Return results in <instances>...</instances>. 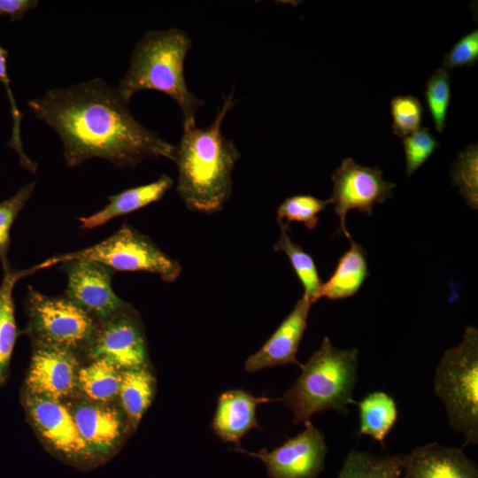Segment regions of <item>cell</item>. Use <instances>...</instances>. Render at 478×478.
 <instances>
[{
	"mask_svg": "<svg viewBox=\"0 0 478 478\" xmlns=\"http://www.w3.org/2000/svg\"><path fill=\"white\" fill-rule=\"evenodd\" d=\"M272 400L266 397H254L241 389L224 392L218 399L212 421L214 432L225 442L239 444L251 428L258 427L256 419L258 405Z\"/></svg>",
	"mask_w": 478,
	"mask_h": 478,
	"instance_id": "obj_17",
	"label": "cell"
},
{
	"mask_svg": "<svg viewBox=\"0 0 478 478\" xmlns=\"http://www.w3.org/2000/svg\"><path fill=\"white\" fill-rule=\"evenodd\" d=\"M358 351L341 350L325 336L320 348L301 365V374L281 400L294 423L310 421L316 413L335 410L345 414L347 406L357 404L352 394L358 376Z\"/></svg>",
	"mask_w": 478,
	"mask_h": 478,
	"instance_id": "obj_4",
	"label": "cell"
},
{
	"mask_svg": "<svg viewBox=\"0 0 478 478\" xmlns=\"http://www.w3.org/2000/svg\"><path fill=\"white\" fill-rule=\"evenodd\" d=\"M117 88L101 78L52 89L28 101L31 112L58 135L68 167L93 158L134 167L148 158L172 159L174 145L141 124Z\"/></svg>",
	"mask_w": 478,
	"mask_h": 478,
	"instance_id": "obj_1",
	"label": "cell"
},
{
	"mask_svg": "<svg viewBox=\"0 0 478 478\" xmlns=\"http://www.w3.org/2000/svg\"><path fill=\"white\" fill-rule=\"evenodd\" d=\"M335 478H401V455L378 457L351 450Z\"/></svg>",
	"mask_w": 478,
	"mask_h": 478,
	"instance_id": "obj_25",
	"label": "cell"
},
{
	"mask_svg": "<svg viewBox=\"0 0 478 478\" xmlns=\"http://www.w3.org/2000/svg\"><path fill=\"white\" fill-rule=\"evenodd\" d=\"M236 100L233 91L213 121L205 127L197 124L183 127L174 145L172 161L178 171L176 191L186 207L194 212L213 213L220 211L232 193V173L241 154L221 126Z\"/></svg>",
	"mask_w": 478,
	"mask_h": 478,
	"instance_id": "obj_2",
	"label": "cell"
},
{
	"mask_svg": "<svg viewBox=\"0 0 478 478\" xmlns=\"http://www.w3.org/2000/svg\"><path fill=\"white\" fill-rule=\"evenodd\" d=\"M281 235L274 245V250L282 251L289 258L298 280L304 288L303 297L312 304L320 299L322 285L312 257L289 236V225L279 224Z\"/></svg>",
	"mask_w": 478,
	"mask_h": 478,
	"instance_id": "obj_24",
	"label": "cell"
},
{
	"mask_svg": "<svg viewBox=\"0 0 478 478\" xmlns=\"http://www.w3.org/2000/svg\"><path fill=\"white\" fill-rule=\"evenodd\" d=\"M27 418L44 443L60 458L76 465L93 463L69 408L60 400L23 392Z\"/></svg>",
	"mask_w": 478,
	"mask_h": 478,
	"instance_id": "obj_10",
	"label": "cell"
},
{
	"mask_svg": "<svg viewBox=\"0 0 478 478\" xmlns=\"http://www.w3.org/2000/svg\"><path fill=\"white\" fill-rule=\"evenodd\" d=\"M478 147L469 145L459 154L453 164L451 177L453 184L459 188V193L469 207L478 208Z\"/></svg>",
	"mask_w": 478,
	"mask_h": 478,
	"instance_id": "obj_27",
	"label": "cell"
},
{
	"mask_svg": "<svg viewBox=\"0 0 478 478\" xmlns=\"http://www.w3.org/2000/svg\"><path fill=\"white\" fill-rule=\"evenodd\" d=\"M82 352L90 361L104 358L121 371L147 366L145 335L137 312L127 304L111 318L97 322Z\"/></svg>",
	"mask_w": 478,
	"mask_h": 478,
	"instance_id": "obj_8",
	"label": "cell"
},
{
	"mask_svg": "<svg viewBox=\"0 0 478 478\" xmlns=\"http://www.w3.org/2000/svg\"><path fill=\"white\" fill-rule=\"evenodd\" d=\"M8 51L0 45V83L4 87L11 107V114L12 118V135L8 146L15 150L19 157V164L26 170L36 173L37 163L30 159L25 153L20 136V122L22 114L17 105L13 93L10 86V80L7 75L6 59Z\"/></svg>",
	"mask_w": 478,
	"mask_h": 478,
	"instance_id": "obj_31",
	"label": "cell"
},
{
	"mask_svg": "<svg viewBox=\"0 0 478 478\" xmlns=\"http://www.w3.org/2000/svg\"><path fill=\"white\" fill-rule=\"evenodd\" d=\"M351 246L339 258L336 267L326 282H322L320 298L345 299L355 295L369 275L364 247L350 240Z\"/></svg>",
	"mask_w": 478,
	"mask_h": 478,
	"instance_id": "obj_20",
	"label": "cell"
},
{
	"mask_svg": "<svg viewBox=\"0 0 478 478\" xmlns=\"http://www.w3.org/2000/svg\"><path fill=\"white\" fill-rule=\"evenodd\" d=\"M382 171L358 165L352 158H345L331 175L333 182L330 204L339 219L338 234L351 236L346 227V216L351 210L372 215L375 204L392 197L396 184L383 179Z\"/></svg>",
	"mask_w": 478,
	"mask_h": 478,
	"instance_id": "obj_9",
	"label": "cell"
},
{
	"mask_svg": "<svg viewBox=\"0 0 478 478\" xmlns=\"http://www.w3.org/2000/svg\"><path fill=\"white\" fill-rule=\"evenodd\" d=\"M428 110L436 131L443 132L451 99L449 72L442 66L428 78L425 88Z\"/></svg>",
	"mask_w": 478,
	"mask_h": 478,
	"instance_id": "obj_28",
	"label": "cell"
},
{
	"mask_svg": "<svg viewBox=\"0 0 478 478\" xmlns=\"http://www.w3.org/2000/svg\"><path fill=\"white\" fill-rule=\"evenodd\" d=\"M403 147L405 154V172L411 176L439 147V143L428 127H420L403 139Z\"/></svg>",
	"mask_w": 478,
	"mask_h": 478,
	"instance_id": "obj_32",
	"label": "cell"
},
{
	"mask_svg": "<svg viewBox=\"0 0 478 478\" xmlns=\"http://www.w3.org/2000/svg\"><path fill=\"white\" fill-rule=\"evenodd\" d=\"M330 200H322L311 195H295L286 198L277 208L279 224L289 225L292 221L303 223L307 229H313L320 221L319 214Z\"/></svg>",
	"mask_w": 478,
	"mask_h": 478,
	"instance_id": "obj_26",
	"label": "cell"
},
{
	"mask_svg": "<svg viewBox=\"0 0 478 478\" xmlns=\"http://www.w3.org/2000/svg\"><path fill=\"white\" fill-rule=\"evenodd\" d=\"M192 40L182 29L170 27L147 32L135 44L126 74L117 89L130 101L142 90H156L170 96L182 114V127L196 124L204 101L188 88L184 62Z\"/></svg>",
	"mask_w": 478,
	"mask_h": 478,
	"instance_id": "obj_3",
	"label": "cell"
},
{
	"mask_svg": "<svg viewBox=\"0 0 478 478\" xmlns=\"http://www.w3.org/2000/svg\"><path fill=\"white\" fill-rule=\"evenodd\" d=\"M36 0H0V16H8L15 22L38 5Z\"/></svg>",
	"mask_w": 478,
	"mask_h": 478,
	"instance_id": "obj_34",
	"label": "cell"
},
{
	"mask_svg": "<svg viewBox=\"0 0 478 478\" xmlns=\"http://www.w3.org/2000/svg\"><path fill=\"white\" fill-rule=\"evenodd\" d=\"M121 370L110 361L98 358L78 372L77 389L89 400L107 403L119 396Z\"/></svg>",
	"mask_w": 478,
	"mask_h": 478,
	"instance_id": "obj_23",
	"label": "cell"
},
{
	"mask_svg": "<svg viewBox=\"0 0 478 478\" xmlns=\"http://www.w3.org/2000/svg\"><path fill=\"white\" fill-rule=\"evenodd\" d=\"M3 279L0 284V385L4 384L9 375L10 361L18 328L14 315L13 290L17 282L37 272L35 266L17 270L10 262L2 265Z\"/></svg>",
	"mask_w": 478,
	"mask_h": 478,
	"instance_id": "obj_19",
	"label": "cell"
},
{
	"mask_svg": "<svg viewBox=\"0 0 478 478\" xmlns=\"http://www.w3.org/2000/svg\"><path fill=\"white\" fill-rule=\"evenodd\" d=\"M312 303L301 297L273 335L245 361V370L256 372L266 367L294 363L301 366L297 353L307 326Z\"/></svg>",
	"mask_w": 478,
	"mask_h": 478,
	"instance_id": "obj_16",
	"label": "cell"
},
{
	"mask_svg": "<svg viewBox=\"0 0 478 478\" xmlns=\"http://www.w3.org/2000/svg\"><path fill=\"white\" fill-rule=\"evenodd\" d=\"M67 285L63 294L96 322L105 320L128 303L120 299L112 285L115 273L98 262L75 258L60 264Z\"/></svg>",
	"mask_w": 478,
	"mask_h": 478,
	"instance_id": "obj_11",
	"label": "cell"
},
{
	"mask_svg": "<svg viewBox=\"0 0 478 478\" xmlns=\"http://www.w3.org/2000/svg\"><path fill=\"white\" fill-rule=\"evenodd\" d=\"M235 451L259 459L271 478H316L324 469L328 448L321 431L307 421L301 433L272 451Z\"/></svg>",
	"mask_w": 478,
	"mask_h": 478,
	"instance_id": "obj_12",
	"label": "cell"
},
{
	"mask_svg": "<svg viewBox=\"0 0 478 478\" xmlns=\"http://www.w3.org/2000/svg\"><path fill=\"white\" fill-rule=\"evenodd\" d=\"M392 130L399 138L415 133L420 128L423 106L420 100L412 96H396L389 104Z\"/></svg>",
	"mask_w": 478,
	"mask_h": 478,
	"instance_id": "obj_29",
	"label": "cell"
},
{
	"mask_svg": "<svg viewBox=\"0 0 478 478\" xmlns=\"http://www.w3.org/2000/svg\"><path fill=\"white\" fill-rule=\"evenodd\" d=\"M26 333L32 343L82 351L97 322L66 296L50 297L28 286Z\"/></svg>",
	"mask_w": 478,
	"mask_h": 478,
	"instance_id": "obj_7",
	"label": "cell"
},
{
	"mask_svg": "<svg viewBox=\"0 0 478 478\" xmlns=\"http://www.w3.org/2000/svg\"><path fill=\"white\" fill-rule=\"evenodd\" d=\"M451 427L466 444L478 443V330L467 326L461 342L446 351L433 378Z\"/></svg>",
	"mask_w": 478,
	"mask_h": 478,
	"instance_id": "obj_5",
	"label": "cell"
},
{
	"mask_svg": "<svg viewBox=\"0 0 478 478\" xmlns=\"http://www.w3.org/2000/svg\"><path fill=\"white\" fill-rule=\"evenodd\" d=\"M79 366L73 351L33 343L24 391L61 400L77 389Z\"/></svg>",
	"mask_w": 478,
	"mask_h": 478,
	"instance_id": "obj_13",
	"label": "cell"
},
{
	"mask_svg": "<svg viewBox=\"0 0 478 478\" xmlns=\"http://www.w3.org/2000/svg\"><path fill=\"white\" fill-rule=\"evenodd\" d=\"M401 478H478V466L460 448L429 443L401 455Z\"/></svg>",
	"mask_w": 478,
	"mask_h": 478,
	"instance_id": "obj_15",
	"label": "cell"
},
{
	"mask_svg": "<svg viewBox=\"0 0 478 478\" xmlns=\"http://www.w3.org/2000/svg\"><path fill=\"white\" fill-rule=\"evenodd\" d=\"M35 182L22 186L12 197L0 202V261L9 263L7 253L10 248V232L19 213L32 196Z\"/></svg>",
	"mask_w": 478,
	"mask_h": 478,
	"instance_id": "obj_30",
	"label": "cell"
},
{
	"mask_svg": "<svg viewBox=\"0 0 478 478\" xmlns=\"http://www.w3.org/2000/svg\"><path fill=\"white\" fill-rule=\"evenodd\" d=\"M173 180L162 174L156 181L125 189L108 197V204L100 211L79 218L81 229L89 230L106 224L116 217L128 214L160 200L173 187Z\"/></svg>",
	"mask_w": 478,
	"mask_h": 478,
	"instance_id": "obj_18",
	"label": "cell"
},
{
	"mask_svg": "<svg viewBox=\"0 0 478 478\" xmlns=\"http://www.w3.org/2000/svg\"><path fill=\"white\" fill-rule=\"evenodd\" d=\"M155 381L147 366L121 371L119 391L123 411L132 427L136 428L150 406Z\"/></svg>",
	"mask_w": 478,
	"mask_h": 478,
	"instance_id": "obj_22",
	"label": "cell"
},
{
	"mask_svg": "<svg viewBox=\"0 0 478 478\" xmlns=\"http://www.w3.org/2000/svg\"><path fill=\"white\" fill-rule=\"evenodd\" d=\"M75 258L98 262L114 272H148L157 274L165 282L175 281L181 272L176 259L163 251L149 236L127 223L98 243L53 256L35 266L39 271Z\"/></svg>",
	"mask_w": 478,
	"mask_h": 478,
	"instance_id": "obj_6",
	"label": "cell"
},
{
	"mask_svg": "<svg viewBox=\"0 0 478 478\" xmlns=\"http://www.w3.org/2000/svg\"><path fill=\"white\" fill-rule=\"evenodd\" d=\"M68 408L93 463L103 461L117 451L127 432L122 413L117 408L88 398Z\"/></svg>",
	"mask_w": 478,
	"mask_h": 478,
	"instance_id": "obj_14",
	"label": "cell"
},
{
	"mask_svg": "<svg viewBox=\"0 0 478 478\" xmlns=\"http://www.w3.org/2000/svg\"><path fill=\"white\" fill-rule=\"evenodd\" d=\"M478 60L477 29L461 37L445 54L442 67L447 71L474 66Z\"/></svg>",
	"mask_w": 478,
	"mask_h": 478,
	"instance_id": "obj_33",
	"label": "cell"
},
{
	"mask_svg": "<svg viewBox=\"0 0 478 478\" xmlns=\"http://www.w3.org/2000/svg\"><path fill=\"white\" fill-rule=\"evenodd\" d=\"M359 412L360 435L372 437L384 444V440L398 417L397 403L383 391H374L357 403Z\"/></svg>",
	"mask_w": 478,
	"mask_h": 478,
	"instance_id": "obj_21",
	"label": "cell"
}]
</instances>
